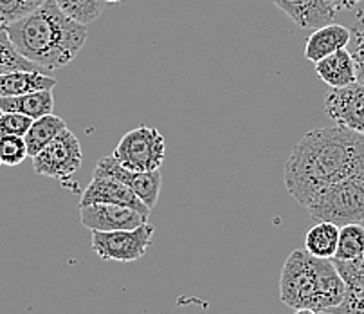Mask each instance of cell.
<instances>
[{
	"label": "cell",
	"instance_id": "obj_20",
	"mask_svg": "<svg viewBox=\"0 0 364 314\" xmlns=\"http://www.w3.org/2000/svg\"><path fill=\"white\" fill-rule=\"evenodd\" d=\"M364 255V226L360 222H352L339 228V241L333 260L348 262Z\"/></svg>",
	"mask_w": 364,
	"mask_h": 314
},
{
	"label": "cell",
	"instance_id": "obj_29",
	"mask_svg": "<svg viewBox=\"0 0 364 314\" xmlns=\"http://www.w3.org/2000/svg\"><path fill=\"white\" fill-rule=\"evenodd\" d=\"M294 314H319L318 310H312V309H296Z\"/></svg>",
	"mask_w": 364,
	"mask_h": 314
},
{
	"label": "cell",
	"instance_id": "obj_5",
	"mask_svg": "<svg viewBox=\"0 0 364 314\" xmlns=\"http://www.w3.org/2000/svg\"><path fill=\"white\" fill-rule=\"evenodd\" d=\"M112 155L124 168L155 172L159 170L166 157V141L157 128L141 125L121 137Z\"/></svg>",
	"mask_w": 364,
	"mask_h": 314
},
{
	"label": "cell",
	"instance_id": "obj_16",
	"mask_svg": "<svg viewBox=\"0 0 364 314\" xmlns=\"http://www.w3.org/2000/svg\"><path fill=\"white\" fill-rule=\"evenodd\" d=\"M55 78L40 70H11L0 74V98L22 96L36 90H53L56 87Z\"/></svg>",
	"mask_w": 364,
	"mask_h": 314
},
{
	"label": "cell",
	"instance_id": "obj_28",
	"mask_svg": "<svg viewBox=\"0 0 364 314\" xmlns=\"http://www.w3.org/2000/svg\"><path fill=\"white\" fill-rule=\"evenodd\" d=\"M23 4L28 6L29 9H31V11H35L36 8H40V6L43 4V2H46V0H22Z\"/></svg>",
	"mask_w": 364,
	"mask_h": 314
},
{
	"label": "cell",
	"instance_id": "obj_10",
	"mask_svg": "<svg viewBox=\"0 0 364 314\" xmlns=\"http://www.w3.org/2000/svg\"><path fill=\"white\" fill-rule=\"evenodd\" d=\"M80 221L90 231H117L146 224L148 215L127 206L87 204L80 206Z\"/></svg>",
	"mask_w": 364,
	"mask_h": 314
},
{
	"label": "cell",
	"instance_id": "obj_1",
	"mask_svg": "<svg viewBox=\"0 0 364 314\" xmlns=\"http://www.w3.org/2000/svg\"><path fill=\"white\" fill-rule=\"evenodd\" d=\"M364 172V136L350 128H314L292 148L285 164V188L306 206L333 182Z\"/></svg>",
	"mask_w": 364,
	"mask_h": 314
},
{
	"label": "cell",
	"instance_id": "obj_8",
	"mask_svg": "<svg viewBox=\"0 0 364 314\" xmlns=\"http://www.w3.org/2000/svg\"><path fill=\"white\" fill-rule=\"evenodd\" d=\"M94 177H112L123 182L128 187L148 208H154L159 201L161 187H163V177L161 172H136L130 168H124L114 155L101 157L96 163V168L92 172Z\"/></svg>",
	"mask_w": 364,
	"mask_h": 314
},
{
	"label": "cell",
	"instance_id": "obj_30",
	"mask_svg": "<svg viewBox=\"0 0 364 314\" xmlns=\"http://www.w3.org/2000/svg\"><path fill=\"white\" fill-rule=\"evenodd\" d=\"M107 4H117V2H123V0H105Z\"/></svg>",
	"mask_w": 364,
	"mask_h": 314
},
{
	"label": "cell",
	"instance_id": "obj_14",
	"mask_svg": "<svg viewBox=\"0 0 364 314\" xmlns=\"http://www.w3.org/2000/svg\"><path fill=\"white\" fill-rule=\"evenodd\" d=\"M348 40L350 29H346L345 26H339V23H326L323 28L316 29L306 38L305 58L312 63L319 62L336 51L345 49L348 46Z\"/></svg>",
	"mask_w": 364,
	"mask_h": 314
},
{
	"label": "cell",
	"instance_id": "obj_25",
	"mask_svg": "<svg viewBox=\"0 0 364 314\" xmlns=\"http://www.w3.org/2000/svg\"><path fill=\"white\" fill-rule=\"evenodd\" d=\"M33 120L18 112L0 114V136H26Z\"/></svg>",
	"mask_w": 364,
	"mask_h": 314
},
{
	"label": "cell",
	"instance_id": "obj_15",
	"mask_svg": "<svg viewBox=\"0 0 364 314\" xmlns=\"http://www.w3.org/2000/svg\"><path fill=\"white\" fill-rule=\"evenodd\" d=\"M316 74L321 78V82H325L332 89H339V87H346L357 82L355 63L346 47L316 62Z\"/></svg>",
	"mask_w": 364,
	"mask_h": 314
},
{
	"label": "cell",
	"instance_id": "obj_17",
	"mask_svg": "<svg viewBox=\"0 0 364 314\" xmlns=\"http://www.w3.org/2000/svg\"><path fill=\"white\" fill-rule=\"evenodd\" d=\"M53 107H55L53 90H36V93L22 94V96L0 98L2 112H18L29 116L31 120L53 114Z\"/></svg>",
	"mask_w": 364,
	"mask_h": 314
},
{
	"label": "cell",
	"instance_id": "obj_9",
	"mask_svg": "<svg viewBox=\"0 0 364 314\" xmlns=\"http://www.w3.org/2000/svg\"><path fill=\"white\" fill-rule=\"evenodd\" d=\"M325 114L337 125L364 136V83L330 90L325 98Z\"/></svg>",
	"mask_w": 364,
	"mask_h": 314
},
{
	"label": "cell",
	"instance_id": "obj_19",
	"mask_svg": "<svg viewBox=\"0 0 364 314\" xmlns=\"http://www.w3.org/2000/svg\"><path fill=\"white\" fill-rule=\"evenodd\" d=\"M339 241V226L321 221L306 231L305 249L319 258H333Z\"/></svg>",
	"mask_w": 364,
	"mask_h": 314
},
{
	"label": "cell",
	"instance_id": "obj_21",
	"mask_svg": "<svg viewBox=\"0 0 364 314\" xmlns=\"http://www.w3.org/2000/svg\"><path fill=\"white\" fill-rule=\"evenodd\" d=\"M55 2L69 19L83 26L96 22L103 15L107 6L105 0H55Z\"/></svg>",
	"mask_w": 364,
	"mask_h": 314
},
{
	"label": "cell",
	"instance_id": "obj_24",
	"mask_svg": "<svg viewBox=\"0 0 364 314\" xmlns=\"http://www.w3.org/2000/svg\"><path fill=\"white\" fill-rule=\"evenodd\" d=\"M28 157V145L23 136H0V163L18 167Z\"/></svg>",
	"mask_w": 364,
	"mask_h": 314
},
{
	"label": "cell",
	"instance_id": "obj_3",
	"mask_svg": "<svg viewBox=\"0 0 364 314\" xmlns=\"http://www.w3.org/2000/svg\"><path fill=\"white\" fill-rule=\"evenodd\" d=\"M345 280L332 258H319L306 249H294L279 276V300L292 309L328 313L345 298Z\"/></svg>",
	"mask_w": 364,
	"mask_h": 314
},
{
	"label": "cell",
	"instance_id": "obj_2",
	"mask_svg": "<svg viewBox=\"0 0 364 314\" xmlns=\"http://www.w3.org/2000/svg\"><path fill=\"white\" fill-rule=\"evenodd\" d=\"M4 28L20 55L47 70L69 66L89 35L87 26L69 19L55 0H46L35 11Z\"/></svg>",
	"mask_w": 364,
	"mask_h": 314
},
{
	"label": "cell",
	"instance_id": "obj_6",
	"mask_svg": "<svg viewBox=\"0 0 364 314\" xmlns=\"http://www.w3.org/2000/svg\"><path fill=\"white\" fill-rule=\"evenodd\" d=\"M154 233L155 228L148 222L134 229L92 231V251L103 260L136 262L146 255Z\"/></svg>",
	"mask_w": 364,
	"mask_h": 314
},
{
	"label": "cell",
	"instance_id": "obj_22",
	"mask_svg": "<svg viewBox=\"0 0 364 314\" xmlns=\"http://www.w3.org/2000/svg\"><path fill=\"white\" fill-rule=\"evenodd\" d=\"M36 63L23 58L18 51L15 49L13 42L9 40L4 26H0V74L11 73V70H40Z\"/></svg>",
	"mask_w": 364,
	"mask_h": 314
},
{
	"label": "cell",
	"instance_id": "obj_13",
	"mask_svg": "<svg viewBox=\"0 0 364 314\" xmlns=\"http://www.w3.org/2000/svg\"><path fill=\"white\" fill-rule=\"evenodd\" d=\"M333 260V258H332ZM337 271L345 280V298L330 314H364V255L348 262H337Z\"/></svg>",
	"mask_w": 364,
	"mask_h": 314
},
{
	"label": "cell",
	"instance_id": "obj_31",
	"mask_svg": "<svg viewBox=\"0 0 364 314\" xmlns=\"http://www.w3.org/2000/svg\"><path fill=\"white\" fill-rule=\"evenodd\" d=\"M0 167H2V163H0Z\"/></svg>",
	"mask_w": 364,
	"mask_h": 314
},
{
	"label": "cell",
	"instance_id": "obj_23",
	"mask_svg": "<svg viewBox=\"0 0 364 314\" xmlns=\"http://www.w3.org/2000/svg\"><path fill=\"white\" fill-rule=\"evenodd\" d=\"M346 49L355 63L357 82L364 83V15L357 16V20L350 28V40Z\"/></svg>",
	"mask_w": 364,
	"mask_h": 314
},
{
	"label": "cell",
	"instance_id": "obj_32",
	"mask_svg": "<svg viewBox=\"0 0 364 314\" xmlns=\"http://www.w3.org/2000/svg\"><path fill=\"white\" fill-rule=\"evenodd\" d=\"M0 114H2V110H0Z\"/></svg>",
	"mask_w": 364,
	"mask_h": 314
},
{
	"label": "cell",
	"instance_id": "obj_26",
	"mask_svg": "<svg viewBox=\"0 0 364 314\" xmlns=\"http://www.w3.org/2000/svg\"><path fill=\"white\" fill-rule=\"evenodd\" d=\"M29 13L31 9L22 0H0V26H9Z\"/></svg>",
	"mask_w": 364,
	"mask_h": 314
},
{
	"label": "cell",
	"instance_id": "obj_4",
	"mask_svg": "<svg viewBox=\"0 0 364 314\" xmlns=\"http://www.w3.org/2000/svg\"><path fill=\"white\" fill-rule=\"evenodd\" d=\"M305 208L314 221L333 222L339 228L364 222V172L326 187Z\"/></svg>",
	"mask_w": 364,
	"mask_h": 314
},
{
	"label": "cell",
	"instance_id": "obj_27",
	"mask_svg": "<svg viewBox=\"0 0 364 314\" xmlns=\"http://www.w3.org/2000/svg\"><path fill=\"white\" fill-rule=\"evenodd\" d=\"M326 2H328L336 11H348V9H353L355 6H359L360 0H326Z\"/></svg>",
	"mask_w": 364,
	"mask_h": 314
},
{
	"label": "cell",
	"instance_id": "obj_12",
	"mask_svg": "<svg viewBox=\"0 0 364 314\" xmlns=\"http://www.w3.org/2000/svg\"><path fill=\"white\" fill-rule=\"evenodd\" d=\"M272 4L303 29L323 28L337 13L326 0H272Z\"/></svg>",
	"mask_w": 364,
	"mask_h": 314
},
{
	"label": "cell",
	"instance_id": "obj_7",
	"mask_svg": "<svg viewBox=\"0 0 364 314\" xmlns=\"http://www.w3.org/2000/svg\"><path fill=\"white\" fill-rule=\"evenodd\" d=\"M82 161L83 152L80 141L74 132L65 128L33 157V168L36 174L63 181L76 174Z\"/></svg>",
	"mask_w": 364,
	"mask_h": 314
},
{
	"label": "cell",
	"instance_id": "obj_11",
	"mask_svg": "<svg viewBox=\"0 0 364 314\" xmlns=\"http://www.w3.org/2000/svg\"><path fill=\"white\" fill-rule=\"evenodd\" d=\"M87 204L127 206L144 215H150V208L130 188L112 177H94L92 175V181L83 190L82 199H80V206Z\"/></svg>",
	"mask_w": 364,
	"mask_h": 314
},
{
	"label": "cell",
	"instance_id": "obj_18",
	"mask_svg": "<svg viewBox=\"0 0 364 314\" xmlns=\"http://www.w3.org/2000/svg\"><path fill=\"white\" fill-rule=\"evenodd\" d=\"M65 128L67 123L56 114H47V116L38 117V120H33L31 127L23 136L26 145H28V155L35 157L47 143H50Z\"/></svg>",
	"mask_w": 364,
	"mask_h": 314
}]
</instances>
